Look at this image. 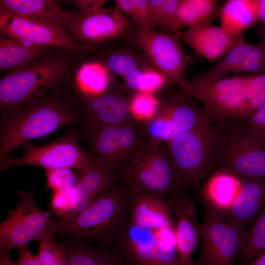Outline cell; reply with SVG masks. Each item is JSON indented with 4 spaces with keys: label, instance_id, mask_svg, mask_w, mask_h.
I'll list each match as a JSON object with an SVG mask.
<instances>
[{
    "label": "cell",
    "instance_id": "1",
    "mask_svg": "<svg viewBox=\"0 0 265 265\" xmlns=\"http://www.w3.org/2000/svg\"><path fill=\"white\" fill-rule=\"evenodd\" d=\"M66 86L52 89L37 101L1 115L0 160L29 141L46 136L67 125L83 126L84 121L74 89Z\"/></svg>",
    "mask_w": 265,
    "mask_h": 265
},
{
    "label": "cell",
    "instance_id": "2",
    "mask_svg": "<svg viewBox=\"0 0 265 265\" xmlns=\"http://www.w3.org/2000/svg\"><path fill=\"white\" fill-rule=\"evenodd\" d=\"M87 55L59 49L2 76L0 80L1 114L33 103L50 90L72 83Z\"/></svg>",
    "mask_w": 265,
    "mask_h": 265
},
{
    "label": "cell",
    "instance_id": "3",
    "mask_svg": "<svg viewBox=\"0 0 265 265\" xmlns=\"http://www.w3.org/2000/svg\"><path fill=\"white\" fill-rule=\"evenodd\" d=\"M131 200V191L117 184L73 220L50 219L48 230L100 247L112 248L130 223Z\"/></svg>",
    "mask_w": 265,
    "mask_h": 265
},
{
    "label": "cell",
    "instance_id": "4",
    "mask_svg": "<svg viewBox=\"0 0 265 265\" xmlns=\"http://www.w3.org/2000/svg\"><path fill=\"white\" fill-rule=\"evenodd\" d=\"M219 168L242 178L265 179V137L239 119L215 124L210 172Z\"/></svg>",
    "mask_w": 265,
    "mask_h": 265
},
{
    "label": "cell",
    "instance_id": "5",
    "mask_svg": "<svg viewBox=\"0 0 265 265\" xmlns=\"http://www.w3.org/2000/svg\"><path fill=\"white\" fill-rule=\"evenodd\" d=\"M131 192H145L165 199L171 206L182 192L167 143L148 137L117 179Z\"/></svg>",
    "mask_w": 265,
    "mask_h": 265
},
{
    "label": "cell",
    "instance_id": "6",
    "mask_svg": "<svg viewBox=\"0 0 265 265\" xmlns=\"http://www.w3.org/2000/svg\"><path fill=\"white\" fill-rule=\"evenodd\" d=\"M80 132L81 139L90 147L92 161L117 179L148 137L143 122L136 119L120 125L84 126Z\"/></svg>",
    "mask_w": 265,
    "mask_h": 265
},
{
    "label": "cell",
    "instance_id": "7",
    "mask_svg": "<svg viewBox=\"0 0 265 265\" xmlns=\"http://www.w3.org/2000/svg\"><path fill=\"white\" fill-rule=\"evenodd\" d=\"M213 126L195 127L167 143L182 193L194 191L212 167Z\"/></svg>",
    "mask_w": 265,
    "mask_h": 265
},
{
    "label": "cell",
    "instance_id": "8",
    "mask_svg": "<svg viewBox=\"0 0 265 265\" xmlns=\"http://www.w3.org/2000/svg\"><path fill=\"white\" fill-rule=\"evenodd\" d=\"M174 228L146 229L130 223L112 248L133 265H181Z\"/></svg>",
    "mask_w": 265,
    "mask_h": 265
},
{
    "label": "cell",
    "instance_id": "9",
    "mask_svg": "<svg viewBox=\"0 0 265 265\" xmlns=\"http://www.w3.org/2000/svg\"><path fill=\"white\" fill-rule=\"evenodd\" d=\"M247 76L221 78L207 82L188 81L185 91L190 99L203 102L205 109L219 124L228 118L245 120L250 111L246 90Z\"/></svg>",
    "mask_w": 265,
    "mask_h": 265
},
{
    "label": "cell",
    "instance_id": "10",
    "mask_svg": "<svg viewBox=\"0 0 265 265\" xmlns=\"http://www.w3.org/2000/svg\"><path fill=\"white\" fill-rule=\"evenodd\" d=\"M80 131L72 129L63 136L41 146L25 145V153L18 158L8 157L0 160V172L12 167L27 165L46 169L70 168L81 172L92 163L90 153L80 142Z\"/></svg>",
    "mask_w": 265,
    "mask_h": 265
},
{
    "label": "cell",
    "instance_id": "11",
    "mask_svg": "<svg viewBox=\"0 0 265 265\" xmlns=\"http://www.w3.org/2000/svg\"><path fill=\"white\" fill-rule=\"evenodd\" d=\"M0 29L1 35L25 46L53 47L68 53L87 54L94 49L72 39L63 27L0 8Z\"/></svg>",
    "mask_w": 265,
    "mask_h": 265
},
{
    "label": "cell",
    "instance_id": "12",
    "mask_svg": "<svg viewBox=\"0 0 265 265\" xmlns=\"http://www.w3.org/2000/svg\"><path fill=\"white\" fill-rule=\"evenodd\" d=\"M181 33L170 34L140 27L134 34V41L150 59L165 85L177 83L185 91L188 81L184 72L188 57L180 42Z\"/></svg>",
    "mask_w": 265,
    "mask_h": 265
},
{
    "label": "cell",
    "instance_id": "13",
    "mask_svg": "<svg viewBox=\"0 0 265 265\" xmlns=\"http://www.w3.org/2000/svg\"><path fill=\"white\" fill-rule=\"evenodd\" d=\"M19 201L0 225V245L10 253L27 245L48 230L50 218L35 203L34 191L19 190Z\"/></svg>",
    "mask_w": 265,
    "mask_h": 265
},
{
    "label": "cell",
    "instance_id": "14",
    "mask_svg": "<svg viewBox=\"0 0 265 265\" xmlns=\"http://www.w3.org/2000/svg\"><path fill=\"white\" fill-rule=\"evenodd\" d=\"M191 99L159 104L155 115L142 122L148 137L168 143L195 127L211 124L213 119L206 110L198 107Z\"/></svg>",
    "mask_w": 265,
    "mask_h": 265
},
{
    "label": "cell",
    "instance_id": "15",
    "mask_svg": "<svg viewBox=\"0 0 265 265\" xmlns=\"http://www.w3.org/2000/svg\"><path fill=\"white\" fill-rule=\"evenodd\" d=\"M201 224L202 251L192 265H233L244 239L246 231L240 229L224 219L204 212Z\"/></svg>",
    "mask_w": 265,
    "mask_h": 265
},
{
    "label": "cell",
    "instance_id": "16",
    "mask_svg": "<svg viewBox=\"0 0 265 265\" xmlns=\"http://www.w3.org/2000/svg\"><path fill=\"white\" fill-rule=\"evenodd\" d=\"M75 91L83 118L82 127L120 125L135 119L131 110L132 96L127 95L111 82L106 90L98 94L85 95Z\"/></svg>",
    "mask_w": 265,
    "mask_h": 265
},
{
    "label": "cell",
    "instance_id": "17",
    "mask_svg": "<svg viewBox=\"0 0 265 265\" xmlns=\"http://www.w3.org/2000/svg\"><path fill=\"white\" fill-rule=\"evenodd\" d=\"M80 12L81 16L65 29L72 39L85 45L93 47L113 41L123 36L129 27V20L117 6L91 13Z\"/></svg>",
    "mask_w": 265,
    "mask_h": 265
},
{
    "label": "cell",
    "instance_id": "18",
    "mask_svg": "<svg viewBox=\"0 0 265 265\" xmlns=\"http://www.w3.org/2000/svg\"><path fill=\"white\" fill-rule=\"evenodd\" d=\"M237 174L224 169L211 171L194 191L204 212L224 219L238 197L244 182Z\"/></svg>",
    "mask_w": 265,
    "mask_h": 265
},
{
    "label": "cell",
    "instance_id": "19",
    "mask_svg": "<svg viewBox=\"0 0 265 265\" xmlns=\"http://www.w3.org/2000/svg\"><path fill=\"white\" fill-rule=\"evenodd\" d=\"M181 39L209 62L220 59L234 47L245 42L243 36L231 35L220 26L212 24L188 28L181 33Z\"/></svg>",
    "mask_w": 265,
    "mask_h": 265
},
{
    "label": "cell",
    "instance_id": "20",
    "mask_svg": "<svg viewBox=\"0 0 265 265\" xmlns=\"http://www.w3.org/2000/svg\"><path fill=\"white\" fill-rule=\"evenodd\" d=\"M79 172V180L72 187L70 211L65 219L73 220L99 197L117 184L116 178L102 166L92 161L86 169Z\"/></svg>",
    "mask_w": 265,
    "mask_h": 265
},
{
    "label": "cell",
    "instance_id": "21",
    "mask_svg": "<svg viewBox=\"0 0 265 265\" xmlns=\"http://www.w3.org/2000/svg\"><path fill=\"white\" fill-rule=\"evenodd\" d=\"M176 217L175 235L181 265H192V255L199 246L200 224L194 205L185 194L179 195L172 204Z\"/></svg>",
    "mask_w": 265,
    "mask_h": 265
},
{
    "label": "cell",
    "instance_id": "22",
    "mask_svg": "<svg viewBox=\"0 0 265 265\" xmlns=\"http://www.w3.org/2000/svg\"><path fill=\"white\" fill-rule=\"evenodd\" d=\"M131 192L130 223L146 229H162L175 225L171 207L167 200L150 193Z\"/></svg>",
    "mask_w": 265,
    "mask_h": 265
},
{
    "label": "cell",
    "instance_id": "23",
    "mask_svg": "<svg viewBox=\"0 0 265 265\" xmlns=\"http://www.w3.org/2000/svg\"><path fill=\"white\" fill-rule=\"evenodd\" d=\"M265 208V179H244L241 190L224 218L246 231Z\"/></svg>",
    "mask_w": 265,
    "mask_h": 265
},
{
    "label": "cell",
    "instance_id": "24",
    "mask_svg": "<svg viewBox=\"0 0 265 265\" xmlns=\"http://www.w3.org/2000/svg\"><path fill=\"white\" fill-rule=\"evenodd\" d=\"M0 8L10 12L30 17L65 29L81 15L80 11L65 10L50 0H0Z\"/></svg>",
    "mask_w": 265,
    "mask_h": 265
},
{
    "label": "cell",
    "instance_id": "25",
    "mask_svg": "<svg viewBox=\"0 0 265 265\" xmlns=\"http://www.w3.org/2000/svg\"><path fill=\"white\" fill-rule=\"evenodd\" d=\"M104 65L109 72L123 76L129 87L136 92L153 93L165 85L163 79L157 71H143L134 58L126 53L109 55Z\"/></svg>",
    "mask_w": 265,
    "mask_h": 265
},
{
    "label": "cell",
    "instance_id": "26",
    "mask_svg": "<svg viewBox=\"0 0 265 265\" xmlns=\"http://www.w3.org/2000/svg\"><path fill=\"white\" fill-rule=\"evenodd\" d=\"M221 7L216 0H180L177 9L163 27L170 32L184 27L212 24L220 18Z\"/></svg>",
    "mask_w": 265,
    "mask_h": 265
},
{
    "label": "cell",
    "instance_id": "27",
    "mask_svg": "<svg viewBox=\"0 0 265 265\" xmlns=\"http://www.w3.org/2000/svg\"><path fill=\"white\" fill-rule=\"evenodd\" d=\"M58 49L22 45L6 36L0 40V70L11 72L27 66Z\"/></svg>",
    "mask_w": 265,
    "mask_h": 265
},
{
    "label": "cell",
    "instance_id": "28",
    "mask_svg": "<svg viewBox=\"0 0 265 265\" xmlns=\"http://www.w3.org/2000/svg\"><path fill=\"white\" fill-rule=\"evenodd\" d=\"M220 26L228 33L243 36L244 32L258 20L257 1L229 0L221 7Z\"/></svg>",
    "mask_w": 265,
    "mask_h": 265
},
{
    "label": "cell",
    "instance_id": "29",
    "mask_svg": "<svg viewBox=\"0 0 265 265\" xmlns=\"http://www.w3.org/2000/svg\"><path fill=\"white\" fill-rule=\"evenodd\" d=\"M68 265H126L114 248L93 247L84 241L66 246Z\"/></svg>",
    "mask_w": 265,
    "mask_h": 265
},
{
    "label": "cell",
    "instance_id": "30",
    "mask_svg": "<svg viewBox=\"0 0 265 265\" xmlns=\"http://www.w3.org/2000/svg\"><path fill=\"white\" fill-rule=\"evenodd\" d=\"M109 71L98 62H83L72 83L74 90L85 95H95L106 90L111 81Z\"/></svg>",
    "mask_w": 265,
    "mask_h": 265
},
{
    "label": "cell",
    "instance_id": "31",
    "mask_svg": "<svg viewBox=\"0 0 265 265\" xmlns=\"http://www.w3.org/2000/svg\"><path fill=\"white\" fill-rule=\"evenodd\" d=\"M252 45L245 41L238 45L219 59L215 65L196 75L192 80L207 82L223 78L230 72L236 71Z\"/></svg>",
    "mask_w": 265,
    "mask_h": 265
},
{
    "label": "cell",
    "instance_id": "32",
    "mask_svg": "<svg viewBox=\"0 0 265 265\" xmlns=\"http://www.w3.org/2000/svg\"><path fill=\"white\" fill-rule=\"evenodd\" d=\"M265 251V208L258 215L251 229L246 232L241 250L238 256V265H249Z\"/></svg>",
    "mask_w": 265,
    "mask_h": 265
},
{
    "label": "cell",
    "instance_id": "33",
    "mask_svg": "<svg viewBox=\"0 0 265 265\" xmlns=\"http://www.w3.org/2000/svg\"><path fill=\"white\" fill-rule=\"evenodd\" d=\"M39 251L36 257L41 265H68L66 246L58 243L47 230L37 239Z\"/></svg>",
    "mask_w": 265,
    "mask_h": 265
},
{
    "label": "cell",
    "instance_id": "34",
    "mask_svg": "<svg viewBox=\"0 0 265 265\" xmlns=\"http://www.w3.org/2000/svg\"><path fill=\"white\" fill-rule=\"evenodd\" d=\"M115 3L126 16L140 27L152 28L157 24L147 0H115Z\"/></svg>",
    "mask_w": 265,
    "mask_h": 265
},
{
    "label": "cell",
    "instance_id": "35",
    "mask_svg": "<svg viewBox=\"0 0 265 265\" xmlns=\"http://www.w3.org/2000/svg\"><path fill=\"white\" fill-rule=\"evenodd\" d=\"M160 102L153 93L137 92L132 95L131 110L137 120L145 122L152 118L156 113Z\"/></svg>",
    "mask_w": 265,
    "mask_h": 265
},
{
    "label": "cell",
    "instance_id": "36",
    "mask_svg": "<svg viewBox=\"0 0 265 265\" xmlns=\"http://www.w3.org/2000/svg\"><path fill=\"white\" fill-rule=\"evenodd\" d=\"M70 168L46 169L47 186L53 191L68 189L75 186L79 172Z\"/></svg>",
    "mask_w": 265,
    "mask_h": 265
},
{
    "label": "cell",
    "instance_id": "37",
    "mask_svg": "<svg viewBox=\"0 0 265 265\" xmlns=\"http://www.w3.org/2000/svg\"><path fill=\"white\" fill-rule=\"evenodd\" d=\"M248 103L252 114L265 103V73L247 76Z\"/></svg>",
    "mask_w": 265,
    "mask_h": 265
},
{
    "label": "cell",
    "instance_id": "38",
    "mask_svg": "<svg viewBox=\"0 0 265 265\" xmlns=\"http://www.w3.org/2000/svg\"><path fill=\"white\" fill-rule=\"evenodd\" d=\"M236 72L265 73V45L262 42L252 45Z\"/></svg>",
    "mask_w": 265,
    "mask_h": 265
},
{
    "label": "cell",
    "instance_id": "39",
    "mask_svg": "<svg viewBox=\"0 0 265 265\" xmlns=\"http://www.w3.org/2000/svg\"><path fill=\"white\" fill-rule=\"evenodd\" d=\"M180 0H149L153 15L157 24L163 27L175 13Z\"/></svg>",
    "mask_w": 265,
    "mask_h": 265
},
{
    "label": "cell",
    "instance_id": "40",
    "mask_svg": "<svg viewBox=\"0 0 265 265\" xmlns=\"http://www.w3.org/2000/svg\"><path fill=\"white\" fill-rule=\"evenodd\" d=\"M72 200V187L53 191L50 210L57 217L65 219L70 212Z\"/></svg>",
    "mask_w": 265,
    "mask_h": 265
},
{
    "label": "cell",
    "instance_id": "41",
    "mask_svg": "<svg viewBox=\"0 0 265 265\" xmlns=\"http://www.w3.org/2000/svg\"><path fill=\"white\" fill-rule=\"evenodd\" d=\"M254 132L265 137V103L243 120Z\"/></svg>",
    "mask_w": 265,
    "mask_h": 265
},
{
    "label": "cell",
    "instance_id": "42",
    "mask_svg": "<svg viewBox=\"0 0 265 265\" xmlns=\"http://www.w3.org/2000/svg\"><path fill=\"white\" fill-rule=\"evenodd\" d=\"M20 256L15 262V265H41L36 255L29 250L28 245H26L18 248Z\"/></svg>",
    "mask_w": 265,
    "mask_h": 265
},
{
    "label": "cell",
    "instance_id": "43",
    "mask_svg": "<svg viewBox=\"0 0 265 265\" xmlns=\"http://www.w3.org/2000/svg\"><path fill=\"white\" fill-rule=\"evenodd\" d=\"M106 0H77V3L80 7V11L85 13H91L101 9Z\"/></svg>",
    "mask_w": 265,
    "mask_h": 265
},
{
    "label": "cell",
    "instance_id": "44",
    "mask_svg": "<svg viewBox=\"0 0 265 265\" xmlns=\"http://www.w3.org/2000/svg\"><path fill=\"white\" fill-rule=\"evenodd\" d=\"M9 254L5 248L0 245V265H15Z\"/></svg>",
    "mask_w": 265,
    "mask_h": 265
},
{
    "label": "cell",
    "instance_id": "45",
    "mask_svg": "<svg viewBox=\"0 0 265 265\" xmlns=\"http://www.w3.org/2000/svg\"><path fill=\"white\" fill-rule=\"evenodd\" d=\"M257 1V15L258 20L265 25V0Z\"/></svg>",
    "mask_w": 265,
    "mask_h": 265
},
{
    "label": "cell",
    "instance_id": "46",
    "mask_svg": "<svg viewBox=\"0 0 265 265\" xmlns=\"http://www.w3.org/2000/svg\"><path fill=\"white\" fill-rule=\"evenodd\" d=\"M249 265H265V251L258 256Z\"/></svg>",
    "mask_w": 265,
    "mask_h": 265
},
{
    "label": "cell",
    "instance_id": "47",
    "mask_svg": "<svg viewBox=\"0 0 265 265\" xmlns=\"http://www.w3.org/2000/svg\"><path fill=\"white\" fill-rule=\"evenodd\" d=\"M259 32L262 39V42L265 45V25L263 24L260 26Z\"/></svg>",
    "mask_w": 265,
    "mask_h": 265
},
{
    "label": "cell",
    "instance_id": "48",
    "mask_svg": "<svg viewBox=\"0 0 265 265\" xmlns=\"http://www.w3.org/2000/svg\"><path fill=\"white\" fill-rule=\"evenodd\" d=\"M126 265H132V264L127 262Z\"/></svg>",
    "mask_w": 265,
    "mask_h": 265
}]
</instances>
